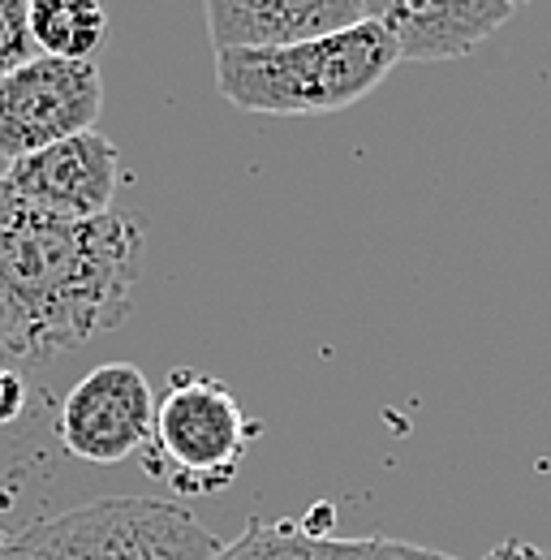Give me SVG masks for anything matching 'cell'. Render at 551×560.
<instances>
[{"label": "cell", "instance_id": "4", "mask_svg": "<svg viewBox=\"0 0 551 560\" xmlns=\"http://www.w3.org/2000/svg\"><path fill=\"white\" fill-rule=\"evenodd\" d=\"M255 431L259 427L246 422L228 384L181 366L168 375V388L155 401V427L151 444L142 448V466L155 483H168L186 500L215 495L237 479Z\"/></svg>", "mask_w": 551, "mask_h": 560}, {"label": "cell", "instance_id": "13", "mask_svg": "<svg viewBox=\"0 0 551 560\" xmlns=\"http://www.w3.org/2000/svg\"><path fill=\"white\" fill-rule=\"evenodd\" d=\"M22 410H26V384H22L17 371H9V366L0 362V427L13 422Z\"/></svg>", "mask_w": 551, "mask_h": 560}, {"label": "cell", "instance_id": "1", "mask_svg": "<svg viewBox=\"0 0 551 560\" xmlns=\"http://www.w3.org/2000/svg\"><path fill=\"white\" fill-rule=\"evenodd\" d=\"M142 246L126 215L66 220L0 182V350L44 362L121 328L134 311Z\"/></svg>", "mask_w": 551, "mask_h": 560}, {"label": "cell", "instance_id": "3", "mask_svg": "<svg viewBox=\"0 0 551 560\" xmlns=\"http://www.w3.org/2000/svg\"><path fill=\"white\" fill-rule=\"evenodd\" d=\"M220 548L177 500L104 495L4 535L0 560H211Z\"/></svg>", "mask_w": 551, "mask_h": 560}, {"label": "cell", "instance_id": "14", "mask_svg": "<svg viewBox=\"0 0 551 560\" xmlns=\"http://www.w3.org/2000/svg\"><path fill=\"white\" fill-rule=\"evenodd\" d=\"M482 560H551V552L535 548V544H526V539H500Z\"/></svg>", "mask_w": 551, "mask_h": 560}, {"label": "cell", "instance_id": "2", "mask_svg": "<svg viewBox=\"0 0 551 560\" xmlns=\"http://www.w3.org/2000/svg\"><path fill=\"white\" fill-rule=\"evenodd\" d=\"M401 61L379 22L302 39L284 48H228L215 52L220 95L259 117H324L366 100Z\"/></svg>", "mask_w": 551, "mask_h": 560}, {"label": "cell", "instance_id": "5", "mask_svg": "<svg viewBox=\"0 0 551 560\" xmlns=\"http://www.w3.org/2000/svg\"><path fill=\"white\" fill-rule=\"evenodd\" d=\"M104 82L95 61L31 57L0 78V155L13 164L39 147L95 130Z\"/></svg>", "mask_w": 551, "mask_h": 560}, {"label": "cell", "instance_id": "15", "mask_svg": "<svg viewBox=\"0 0 551 560\" xmlns=\"http://www.w3.org/2000/svg\"><path fill=\"white\" fill-rule=\"evenodd\" d=\"M517 4H526V0H517Z\"/></svg>", "mask_w": 551, "mask_h": 560}, {"label": "cell", "instance_id": "8", "mask_svg": "<svg viewBox=\"0 0 551 560\" xmlns=\"http://www.w3.org/2000/svg\"><path fill=\"white\" fill-rule=\"evenodd\" d=\"M513 13L517 0H366V22H379L401 61L418 66L474 52Z\"/></svg>", "mask_w": 551, "mask_h": 560}, {"label": "cell", "instance_id": "10", "mask_svg": "<svg viewBox=\"0 0 551 560\" xmlns=\"http://www.w3.org/2000/svg\"><path fill=\"white\" fill-rule=\"evenodd\" d=\"M332 509L319 504L310 517H280L263 522L255 517L233 544H224L211 560H410L397 539L371 535V539H341L328 530Z\"/></svg>", "mask_w": 551, "mask_h": 560}, {"label": "cell", "instance_id": "12", "mask_svg": "<svg viewBox=\"0 0 551 560\" xmlns=\"http://www.w3.org/2000/svg\"><path fill=\"white\" fill-rule=\"evenodd\" d=\"M31 57H39L31 39V0H0V78Z\"/></svg>", "mask_w": 551, "mask_h": 560}, {"label": "cell", "instance_id": "11", "mask_svg": "<svg viewBox=\"0 0 551 560\" xmlns=\"http://www.w3.org/2000/svg\"><path fill=\"white\" fill-rule=\"evenodd\" d=\"M31 39L39 57L95 61L108 44V13L99 0H31Z\"/></svg>", "mask_w": 551, "mask_h": 560}, {"label": "cell", "instance_id": "9", "mask_svg": "<svg viewBox=\"0 0 551 560\" xmlns=\"http://www.w3.org/2000/svg\"><path fill=\"white\" fill-rule=\"evenodd\" d=\"M215 52L284 48L366 22V0H203Z\"/></svg>", "mask_w": 551, "mask_h": 560}, {"label": "cell", "instance_id": "7", "mask_svg": "<svg viewBox=\"0 0 551 560\" xmlns=\"http://www.w3.org/2000/svg\"><path fill=\"white\" fill-rule=\"evenodd\" d=\"M0 182L31 208L66 215V220H95L113 211L121 155L113 139H104L99 130H86L13 160L0 173Z\"/></svg>", "mask_w": 551, "mask_h": 560}, {"label": "cell", "instance_id": "6", "mask_svg": "<svg viewBox=\"0 0 551 560\" xmlns=\"http://www.w3.org/2000/svg\"><path fill=\"white\" fill-rule=\"evenodd\" d=\"M155 397L134 362H104L86 371L57 415V440L69 457L117 466L151 444Z\"/></svg>", "mask_w": 551, "mask_h": 560}]
</instances>
